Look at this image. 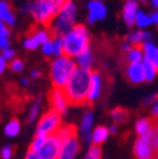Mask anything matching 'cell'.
<instances>
[{
  "instance_id": "ab89813d",
  "label": "cell",
  "mask_w": 158,
  "mask_h": 159,
  "mask_svg": "<svg viewBox=\"0 0 158 159\" xmlns=\"http://www.w3.org/2000/svg\"><path fill=\"white\" fill-rule=\"evenodd\" d=\"M5 57H0V71H2V73L4 72V70H5Z\"/></svg>"
},
{
  "instance_id": "3957f363",
  "label": "cell",
  "mask_w": 158,
  "mask_h": 159,
  "mask_svg": "<svg viewBox=\"0 0 158 159\" xmlns=\"http://www.w3.org/2000/svg\"><path fill=\"white\" fill-rule=\"evenodd\" d=\"M76 70V63L71 58L65 56L56 58L51 65V77L53 87L63 90Z\"/></svg>"
},
{
  "instance_id": "484cf974",
  "label": "cell",
  "mask_w": 158,
  "mask_h": 159,
  "mask_svg": "<svg viewBox=\"0 0 158 159\" xmlns=\"http://www.w3.org/2000/svg\"><path fill=\"white\" fill-rule=\"evenodd\" d=\"M91 123H92V115L91 112H86L84 119H82V124H81V130L84 133V135L87 138L89 135V131H90V128H91Z\"/></svg>"
},
{
  "instance_id": "4fadbf2b",
  "label": "cell",
  "mask_w": 158,
  "mask_h": 159,
  "mask_svg": "<svg viewBox=\"0 0 158 159\" xmlns=\"http://www.w3.org/2000/svg\"><path fill=\"white\" fill-rule=\"evenodd\" d=\"M152 150H153L152 147L141 138L137 139L133 147V153L137 159H153L154 157Z\"/></svg>"
},
{
  "instance_id": "9c48e42d",
  "label": "cell",
  "mask_w": 158,
  "mask_h": 159,
  "mask_svg": "<svg viewBox=\"0 0 158 159\" xmlns=\"http://www.w3.org/2000/svg\"><path fill=\"white\" fill-rule=\"evenodd\" d=\"M87 22L89 24H94L97 20H101L106 16V8L105 4L101 3L100 0H91L87 4Z\"/></svg>"
},
{
  "instance_id": "8992f818",
  "label": "cell",
  "mask_w": 158,
  "mask_h": 159,
  "mask_svg": "<svg viewBox=\"0 0 158 159\" xmlns=\"http://www.w3.org/2000/svg\"><path fill=\"white\" fill-rule=\"evenodd\" d=\"M61 115L57 110L54 109H49L48 112H46L41 120L38 123V128H37V133H46V134H52L54 133L57 129H60V126L62 125L61 123Z\"/></svg>"
},
{
  "instance_id": "836d02e7",
  "label": "cell",
  "mask_w": 158,
  "mask_h": 159,
  "mask_svg": "<svg viewBox=\"0 0 158 159\" xmlns=\"http://www.w3.org/2000/svg\"><path fill=\"white\" fill-rule=\"evenodd\" d=\"M53 2V4H54V7L57 8V10H58V13L61 11V9L65 7V4L68 2V0H52Z\"/></svg>"
},
{
  "instance_id": "6da1fadb",
  "label": "cell",
  "mask_w": 158,
  "mask_h": 159,
  "mask_svg": "<svg viewBox=\"0 0 158 159\" xmlns=\"http://www.w3.org/2000/svg\"><path fill=\"white\" fill-rule=\"evenodd\" d=\"M91 70L77 68L63 89L68 106H86L89 104V92L91 86Z\"/></svg>"
},
{
  "instance_id": "d4e9b609",
  "label": "cell",
  "mask_w": 158,
  "mask_h": 159,
  "mask_svg": "<svg viewBox=\"0 0 158 159\" xmlns=\"http://www.w3.org/2000/svg\"><path fill=\"white\" fill-rule=\"evenodd\" d=\"M19 128H21V125H19V120L18 119H13L5 128V134L9 135V136H15L19 133Z\"/></svg>"
},
{
  "instance_id": "7bdbcfd3",
  "label": "cell",
  "mask_w": 158,
  "mask_h": 159,
  "mask_svg": "<svg viewBox=\"0 0 158 159\" xmlns=\"http://www.w3.org/2000/svg\"><path fill=\"white\" fill-rule=\"evenodd\" d=\"M32 76H33V77H37V76H39V73H38V72H33Z\"/></svg>"
},
{
  "instance_id": "ac0fdd59",
  "label": "cell",
  "mask_w": 158,
  "mask_h": 159,
  "mask_svg": "<svg viewBox=\"0 0 158 159\" xmlns=\"http://www.w3.org/2000/svg\"><path fill=\"white\" fill-rule=\"evenodd\" d=\"M151 128H152V119L151 117H146V119L138 120L135 124V130H137L138 138H141L144 140L151 131Z\"/></svg>"
},
{
  "instance_id": "7dc6e473",
  "label": "cell",
  "mask_w": 158,
  "mask_h": 159,
  "mask_svg": "<svg viewBox=\"0 0 158 159\" xmlns=\"http://www.w3.org/2000/svg\"><path fill=\"white\" fill-rule=\"evenodd\" d=\"M157 73H158V68H157Z\"/></svg>"
},
{
  "instance_id": "ee69618b",
  "label": "cell",
  "mask_w": 158,
  "mask_h": 159,
  "mask_svg": "<svg viewBox=\"0 0 158 159\" xmlns=\"http://www.w3.org/2000/svg\"><path fill=\"white\" fill-rule=\"evenodd\" d=\"M110 131H111V133H115V126H113V128L110 129Z\"/></svg>"
},
{
  "instance_id": "e0dca14e",
  "label": "cell",
  "mask_w": 158,
  "mask_h": 159,
  "mask_svg": "<svg viewBox=\"0 0 158 159\" xmlns=\"http://www.w3.org/2000/svg\"><path fill=\"white\" fill-rule=\"evenodd\" d=\"M143 53H144V58L148 59L157 70L158 68V48L153 43L148 42L143 44Z\"/></svg>"
},
{
  "instance_id": "7402d4cb",
  "label": "cell",
  "mask_w": 158,
  "mask_h": 159,
  "mask_svg": "<svg viewBox=\"0 0 158 159\" xmlns=\"http://www.w3.org/2000/svg\"><path fill=\"white\" fill-rule=\"evenodd\" d=\"M76 59H77V63H78V66H80V68L90 70V67L92 65V56H91V53H90L89 49L85 51L81 54H78L76 57Z\"/></svg>"
},
{
  "instance_id": "d6986e66",
  "label": "cell",
  "mask_w": 158,
  "mask_h": 159,
  "mask_svg": "<svg viewBox=\"0 0 158 159\" xmlns=\"http://www.w3.org/2000/svg\"><path fill=\"white\" fill-rule=\"evenodd\" d=\"M111 116L114 119L115 124H124L128 119H129V110L128 109H124V107H115L111 112Z\"/></svg>"
},
{
  "instance_id": "603a6c76",
  "label": "cell",
  "mask_w": 158,
  "mask_h": 159,
  "mask_svg": "<svg viewBox=\"0 0 158 159\" xmlns=\"http://www.w3.org/2000/svg\"><path fill=\"white\" fill-rule=\"evenodd\" d=\"M149 24H152V18L151 15H148L147 13H144L143 10H139L135 18V25L138 28H146Z\"/></svg>"
},
{
  "instance_id": "2e32d148",
  "label": "cell",
  "mask_w": 158,
  "mask_h": 159,
  "mask_svg": "<svg viewBox=\"0 0 158 159\" xmlns=\"http://www.w3.org/2000/svg\"><path fill=\"white\" fill-rule=\"evenodd\" d=\"M152 41V35L148 32L144 30H135L132 32L127 38H125V42L130 43V44H144Z\"/></svg>"
},
{
  "instance_id": "cb8c5ba5",
  "label": "cell",
  "mask_w": 158,
  "mask_h": 159,
  "mask_svg": "<svg viewBox=\"0 0 158 159\" xmlns=\"http://www.w3.org/2000/svg\"><path fill=\"white\" fill-rule=\"evenodd\" d=\"M143 68H144V77H146V80L147 81H152V80L154 78V75L157 73V70H156V67L148 61V59H143Z\"/></svg>"
},
{
  "instance_id": "d6a6232c",
  "label": "cell",
  "mask_w": 158,
  "mask_h": 159,
  "mask_svg": "<svg viewBox=\"0 0 158 159\" xmlns=\"http://www.w3.org/2000/svg\"><path fill=\"white\" fill-rule=\"evenodd\" d=\"M12 147H5L3 150H2V158L3 159H10L12 158Z\"/></svg>"
},
{
  "instance_id": "9a60e30c",
  "label": "cell",
  "mask_w": 158,
  "mask_h": 159,
  "mask_svg": "<svg viewBox=\"0 0 158 159\" xmlns=\"http://www.w3.org/2000/svg\"><path fill=\"white\" fill-rule=\"evenodd\" d=\"M100 89H101V80H100V75L96 71H92V76H91V86H90V92H89V104L90 106H92L94 101L100 95Z\"/></svg>"
},
{
  "instance_id": "8d00e7d4",
  "label": "cell",
  "mask_w": 158,
  "mask_h": 159,
  "mask_svg": "<svg viewBox=\"0 0 158 159\" xmlns=\"http://www.w3.org/2000/svg\"><path fill=\"white\" fill-rule=\"evenodd\" d=\"M156 101H158V93H154V95H152L151 97H148L147 100L144 101V104H146V105H149V104L156 102Z\"/></svg>"
},
{
  "instance_id": "f1b7e54d",
  "label": "cell",
  "mask_w": 158,
  "mask_h": 159,
  "mask_svg": "<svg viewBox=\"0 0 158 159\" xmlns=\"http://www.w3.org/2000/svg\"><path fill=\"white\" fill-rule=\"evenodd\" d=\"M89 155L94 159H101V149H100V145H94L91 147L90 152H89Z\"/></svg>"
},
{
  "instance_id": "30bf717a",
  "label": "cell",
  "mask_w": 158,
  "mask_h": 159,
  "mask_svg": "<svg viewBox=\"0 0 158 159\" xmlns=\"http://www.w3.org/2000/svg\"><path fill=\"white\" fill-rule=\"evenodd\" d=\"M125 76L127 80L133 84V85H138L143 82L146 77H144V68H143V63L142 62H133V63H128L125 66Z\"/></svg>"
},
{
  "instance_id": "ba28073f",
  "label": "cell",
  "mask_w": 158,
  "mask_h": 159,
  "mask_svg": "<svg viewBox=\"0 0 158 159\" xmlns=\"http://www.w3.org/2000/svg\"><path fill=\"white\" fill-rule=\"evenodd\" d=\"M48 101H49L51 109L57 110L62 115L66 112V109H67L68 105H67V101H66V97H65V93H63L62 89L53 87L48 93Z\"/></svg>"
},
{
  "instance_id": "d590c367",
  "label": "cell",
  "mask_w": 158,
  "mask_h": 159,
  "mask_svg": "<svg viewBox=\"0 0 158 159\" xmlns=\"http://www.w3.org/2000/svg\"><path fill=\"white\" fill-rule=\"evenodd\" d=\"M2 56L5 57L7 59H10V58H14L15 52H14L12 48H8V49H4V51H3V54H2Z\"/></svg>"
},
{
  "instance_id": "ffe728a7",
  "label": "cell",
  "mask_w": 158,
  "mask_h": 159,
  "mask_svg": "<svg viewBox=\"0 0 158 159\" xmlns=\"http://www.w3.org/2000/svg\"><path fill=\"white\" fill-rule=\"evenodd\" d=\"M47 139H48V134H46V133H37L35 136H34V140L32 142V144L29 147V150L39 152L42 149V147L46 144Z\"/></svg>"
},
{
  "instance_id": "5b68a950",
  "label": "cell",
  "mask_w": 158,
  "mask_h": 159,
  "mask_svg": "<svg viewBox=\"0 0 158 159\" xmlns=\"http://www.w3.org/2000/svg\"><path fill=\"white\" fill-rule=\"evenodd\" d=\"M76 15H77V7L73 0H68L61 11L57 14L54 25L51 28L54 37L62 38L67 32H70L76 24Z\"/></svg>"
},
{
  "instance_id": "bcb514c9",
  "label": "cell",
  "mask_w": 158,
  "mask_h": 159,
  "mask_svg": "<svg viewBox=\"0 0 158 159\" xmlns=\"http://www.w3.org/2000/svg\"><path fill=\"white\" fill-rule=\"evenodd\" d=\"M86 159H94V158H91V157H90V155L87 154V157H86Z\"/></svg>"
},
{
  "instance_id": "52a82bcc",
  "label": "cell",
  "mask_w": 158,
  "mask_h": 159,
  "mask_svg": "<svg viewBox=\"0 0 158 159\" xmlns=\"http://www.w3.org/2000/svg\"><path fill=\"white\" fill-rule=\"evenodd\" d=\"M61 147H62V139L60 138L57 131H54L48 135L46 144L38 152V157L39 159H57L61 152Z\"/></svg>"
},
{
  "instance_id": "b9f144b4",
  "label": "cell",
  "mask_w": 158,
  "mask_h": 159,
  "mask_svg": "<svg viewBox=\"0 0 158 159\" xmlns=\"http://www.w3.org/2000/svg\"><path fill=\"white\" fill-rule=\"evenodd\" d=\"M149 2L152 3V5H153L154 8H158V0H149Z\"/></svg>"
},
{
  "instance_id": "8fae6325",
  "label": "cell",
  "mask_w": 158,
  "mask_h": 159,
  "mask_svg": "<svg viewBox=\"0 0 158 159\" xmlns=\"http://www.w3.org/2000/svg\"><path fill=\"white\" fill-rule=\"evenodd\" d=\"M138 11H139L138 10V0H125L122 15H123V20L129 28L135 25V18Z\"/></svg>"
},
{
  "instance_id": "5bb4252c",
  "label": "cell",
  "mask_w": 158,
  "mask_h": 159,
  "mask_svg": "<svg viewBox=\"0 0 158 159\" xmlns=\"http://www.w3.org/2000/svg\"><path fill=\"white\" fill-rule=\"evenodd\" d=\"M0 19H2V23L7 24L8 27H12L15 24V15L12 10L10 4L7 0L0 2Z\"/></svg>"
},
{
  "instance_id": "7c38bea8",
  "label": "cell",
  "mask_w": 158,
  "mask_h": 159,
  "mask_svg": "<svg viewBox=\"0 0 158 159\" xmlns=\"http://www.w3.org/2000/svg\"><path fill=\"white\" fill-rule=\"evenodd\" d=\"M78 149H80V144H78L77 136L68 139V140L62 143L61 152H60V155H58L57 159H73L75 155L77 154Z\"/></svg>"
},
{
  "instance_id": "60d3db41",
  "label": "cell",
  "mask_w": 158,
  "mask_h": 159,
  "mask_svg": "<svg viewBox=\"0 0 158 159\" xmlns=\"http://www.w3.org/2000/svg\"><path fill=\"white\" fill-rule=\"evenodd\" d=\"M152 114H153V115H158V104L152 109Z\"/></svg>"
},
{
  "instance_id": "7a4b0ae2",
  "label": "cell",
  "mask_w": 158,
  "mask_h": 159,
  "mask_svg": "<svg viewBox=\"0 0 158 159\" xmlns=\"http://www.w3.org/2000/svg\"><path fill=\"white\" fill-rule=\"evenodd\" d=\"M90 34L85 25L76 24L62 37V56L72 58L89 49Z\"/></svg>"
},
{
  "instance_id": "f6af8a7d",
  "label": "cell",
  "mask_w": 158,
  "mask_h": 159,
  "mask_svg": "<svg viewBox=\"0 0 158 159\" xmlns=\"http://www.w3.org/2000/svg\"><path fill=\"white\" fill-rule=\"evenodd\" d=\"M153 159H158V153H156V155H154V158Z\"/></svg>"
},
{
  "instance_id": "44dd1931",
  "label": "cell",
  "mask_w": 158,
  "mask_h": 159,
  "mask_svg": "<svg viewBox=\"0 0 158 159\" xmlns=\"http://www.w3.org/2000/svg\"><path fill=\"white\" fill-rule=\"evenodd\" d=\"M108 134H109V130L105 126H97L92 134V144L100 145L103 142H105Z\"/></svg>"
},
{
  "instance_id": "277c9868",
  "label": "cell",
  "mask_w": 158,
  "mask_h": 159,
  "mask_svg": "<svg viewBox=\"0 0 158 159\" xmlns=\"http://www.w3.org/2000/svg\"><path fill=\"white\" fill-rule=\"evenodd\" d=\"M26 11L30 13L35 22L44 28H49L53 19H56L58 10L52 0H34L26 5Z\"/></svg>"
},
{
  "instance_id": "1f68e13d",
  "label": "cell",
  "mask_w": 158,
  "mask_h": 159,
  "mask_svg": "<svg viewBox=\"0 0 158 159\" xmlns=\"http://www.w3.org/2000/svg\"><path fill=\"white\" fill-rule=\"evenodd\" d=\"M0 35H2V37H8V38H9V35H10V29H9V27H8L7 24H4V23L0 24Z\"/></svg>"
},
{
  "instance_id": "e575fe53",
  "label": "cell",
  "mask_w": 158,
  "mask_h": 159,
  "mask_svg": "<svg viewBox=\"0 0 158 159\" xmlns=\"http://www.w3.org/2000/svg\"><path fill=\"white\" fill-rule=\"evenodd\" d=\"M0 47H2L3 51L9 48V39H8V37H2V35H0Z\"/></svg>"
},
{
  "instance_id": "4dcf8cb0",
  "label": "cell",
  "mask_w": 158,
  "mask_h": 159,
  "mask_svg": "<svg viewBox=\"0 0 158 159\" xmlns=\"http://www.w3.org/2000/svg\"><path fill=\"white\" fill-rule=\"evenodd\" d=\"M38 110H39V104L37 102L33 107H32V111H30V114H29V116H28V120H27V123H32L34 119H35V116H37V114H38Z\"/></svg>"
},
{
  "instance_id": "4316f807",
  "label": "cell",
  "mask_w": 158,
  "mask_h": 159,
  "mask_svg": "<svg viewBox=\"0 0 158 159\" xmlns=\"http://www.w3.org/2000/svg\"><path fill=\"white\" fill-rule=\"evenodd\" d=\"M53 51H54V38L42 44V52L46 56H53Z\"/></svg>"
},
{
  "instance_id": "f35d334b",
  "label": "cell",
  "mask_w": 158,
  "mask_h": 159,
  "mask_svg": "<svg viewBox=\"0 0 158 159\" xmlns=\"http://www.w3.org/2000/svg\"><path fill=\"white\" fill-rule=\"evenodd\" d=\"M151 18H152V23H154L156 25H158V9L154 10V11L151 14Z\"/></svg>"
},
{
  "instance_id": "74e56055",
  "label": "cell",
  "mask_w": 158,
  "mask_h": 159,
  "mask_svg": "<svg viewBox=\"0 0 158 159\" xmlns=\"http://www.w3.org/2000/svg\"><path fill=\"white\" fill-rule=\"evenodd\" d=\"M26 159H39V157H38V152L28 150V153H27V158H26Z\"/></svg>"
},
{
  "instance_id": "f546056e",
  "label": "cell",
  "mask_w": 158,
  "mask_h": 159,
  "mask_svg": "<svg viewBox=\"0 0 158 159\" xmlns=\"http://www.w3.org/2000/svg\"><path fill=\"white\" fill-rule=\"evenodd\" d=\"M10 70L14 72H19L23 70V62L21 59H14V61L10 63Z\"/></svg>"
},
{
  "instance_id": "83f0119b",
  "label": "cell",
  "mask_w": 158,
  "mask_h": 159,
  "mask_svg": "<svg viewBox=\"0 0 158 159\" xmlns=\"http://www.w3.org/2000/svg\"><path fill=\"white\" fill-rule=\"evenodd\" d=\"M24 47L28 48V49H35L38 47V42L35 41V39L28 34V37L26 38V41H24Z\"/></svg>"
}]
</instances>
